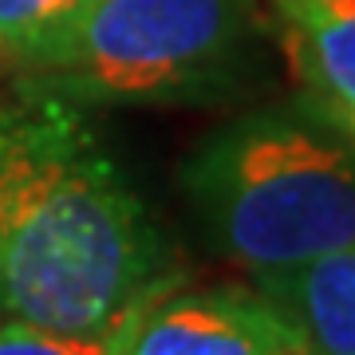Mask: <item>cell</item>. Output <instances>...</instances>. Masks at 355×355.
I'll list each match as a JSON object with an SVG mask.
<instances>
[{
    "label": "cell",
    "mask_w": 355,
    "mask_h": 355,
    "mask_svg": "<svg viewBox=\"0 0 355 355\" xmlns=\"http://www.w3.org/2000/svg\"><path fill=\"white\" fill-rule=\"evenodd\" d=\"M182 178L214 249L249 272L355 249V150L331 119L253 111L214 130Z\"/></svg>",
    "instance_id": "2"
},
{
    "label": "cell",
    "mask_w": 355,
    "mask_h": 355,
    "mask_svg": "<svg viewBox=\"0 0 355 355\" xmlns=\"http://www.w3.org/2000/svg\"><path fill=\"white\" fill-rule=\"evenodd\" d=\"M111 355H304L288 320L257 288H166L107 336Z\"/></svg>",
    "instance_id": "4"
},
{
    "label": "cell",
    "mask_w": 355,
    "mask_h": 355,
    "mask_svg": "<svg viewBox=\"0 0 355 355\" xmlns=\"http://www.w3.org/2000/svg\"><path fill=\"white\" fill-rule=\"evenodd\" d=\"M162 237L79 103L36 83L0 95V316L111 336L174 284Z\"/></svg>",
    "instance_id": "1"
},
{
    "label": "cell",
    "mask_w": 355,
    "mask_h": 355,
    "mask_svg": "<svg viewBox=\"0 0 355 355\" xmlns=\"http://www.w3.org/2000/svg\"><path fill=\"white\" fill-rule=\"evenodd\" d=\"M0 355H111L107 336H67L24 320L0 324Z\"/></svg>",
    "instance_id": "8"
},
{
    "label": "cell",
    "mask_w": 355,
    "mask_h": 355,
    "mask_svg": "<svg viewBox=\"0 0 355 355\" xmlns=\"http://www.w3.org/2000/svg\"><path fill=\"white\" fill-rule=\"evenodd\" d=\"M253 288L288 320L304 355H355V249L253 272Z\"/></svg>",
    "instance_id": "5"
},
{
    "label": "cell",
    "mask_w": 355,
    "mask_h": 355,
    "mask_svg": "<svg viewBox=\"0 0 355 355\" xmlns=\"http://www.w3.org/2000/svg\"><path fill=\"white\" fill-rule=\"evenodd\" d=\"M95 0H0V64L32 71Z\"/></svg>",
    "instance_id": "7"
},
{
    "label": "cell",
    "mask_w": 355,
    "mask_h": 355,
    "mask_svg": "<svg viewBox=\"0 0 355 355\" xmlns=\"http://www.w3.org/2000/svg\"><path fill=\"white\" fill-rule=\"evenodd\" d=\"M272 12L324 119H355V0H272Z\"/></svg>",
    "instance_id": "6"
},
{
    "label": "cell",
    "mask_w": 355,
    "mask_h": 355,
    "mask_svg": "<svg viewBox=\"0 0 355 355\" xmlns=\"http://www.w3.org/2000/svg\"><path fill=\"white\" fill-rule=\"evenodd\" d=\"M261 40L257 0H95L20 79L71 103L202 107L245 87Z\"/></svg>",
    "instance_id": "3"
},
{
    "label": "cell",
    "mask_w": 355,
    "mask_h": 355,
    "mask_svg": "<svg viewBox=\"0 0 355 355\" xmlns=\"http://www.w3.org/2000/svg\"><path fill=\"white\" fill-rule=\"evenodd\" d=\"M336 127H343V135H352L355 139V119H343V123H336Z\"/></svg>",
    "instance_id": "9"
}]
</instances>
